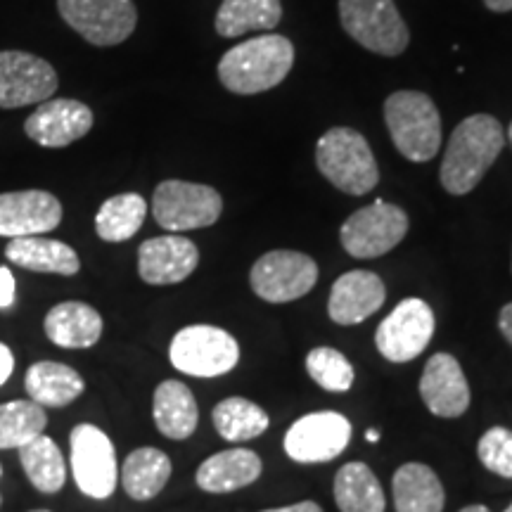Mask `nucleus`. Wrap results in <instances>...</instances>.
<instances>
[{"instance_id":"1","label":"nucleus","mask_w":512,"mask_h":512,"mask_svg":"<svg viewBox=\"0 0 512 512\" xmlns=\"http://www.w3.org/2000/svg\"><path fill=\"white\" fill-rule=\"evenodd\" d=\"M505 145L501 121L491 114H472L460 121L448 140L439 181L451 195H467L494 166Z\"/></svg>"},{"instance_id":"2","label":"nucleus","mask_w":512,"mask_h":512,"mask_svg":"<svg viewBox=\"0 0 512 512\" xmlns=\"http://www.w3.org/2000/svg\"><path fill=\"white\" fill-rule=\"evenodd\" d=\"M294 64V46L287 36L268 34L230 48L219 62V79L230 93L256 95L285 81Z\"/></svg>"},{"instance_id":"3","label":"nucleus","mask_w":512,"mask_h":512,"mask_svg":"<svg viewBox=\"0 0 512 512\" xmlns=\"http://www.w3.org/2000/svg\"><path fill=\"white\" fill-rule=\"evenodd\" d=\"M318 171L337 190L361 197L380 183L375 155L368 140L354 128H330L316 145Z\"/></svg>"},{"instance_id":"4","label":"nucleus","mask_w":512,"mask_h":512,"mask_svg":"<svg viewBox=\"0 0 512 512\" xmlns=\"http://www.w3.org/2000/svg\"><path fill=\"white\" fill-rule=\"evenodd\" d=\"M384 121L396 150L411 162H430L441 147V117L430 95L396 91L384 102Z\"/></svg>"},{"instance_id":"5","label":"nucleus","mask_w":512,"mask_h":512,"mask_svg":"<svg viewBox=\"0 0 512 512\" xmlns=\"http://www.w3.org/2000/svg\"><path fill=\"white\" fill-rule=\"evenodd\" d=\"M339 22L358 46L396 57L408 48V27L394 0H339Z\"/></svg>"},{"instance_id":"6","label":"nucleus","mask_w":512,"mask_h":512,"mask_svg":"<svg viewBox=\"0 0 512 512\" xmlns=\"http://www.w3.org/2000/svg\"><path fill=\"white\" fill-rule=\"evenodd\" d=\"M169 361L183 375L221 377L238 366V339L216 325H188L171 339Z\"/></svg>"},{"instance_id":"7","label":"nucleus","mask_w":512,"mask_h":512,"mask_svg":"<svg viewBox=\"0 0 512 512\" xmlns=\"http://www.w3.org/2000/svg\"><path fill=\"white\" fill-rule=\"evenodd\" d=\"M223 200L209 185L188 181H164L152 197V216L171 233L214 226L221 219Z\"/></svg>"},{"instance_id":"8","label":"nucleus","mask_w":512,"mask_h":512,"mask_svg":"<svg viewBox=\"0 0 512 512\" xmlns=\"http://www.w3.org/2000/svg\"><path fill=\"white\" fill-rule=\"evenodd\" d=\"M69 448H72L74 482L81 494L95 501L110 498L119 482L112 439L91 422H81L69 434Z\"/></svg>"},{"instance_id":"9","label":"nucleus","mask_w":512,"mask_h":512,"mask_svg":"<svg viewBox=\"0 0 512 512\" xmlns=\"http://www.w3.org/2000/svg\"><path fill=\"white\" fill-rule=\"evenodd\" d=\"M408 233L406 211L396 204L377 200L358 209L344 221L339 238L354 259H377L399 245Z\"/></svg>"},{"instance_id":"10","label":"nucleus","mask_w":512,"mask_h":512,"mask_svg":"<svg viewBox=\"0 0 512 512\" xmlns=\"http://www.w3.org/2000/svg\"><path fill=\"white\" fill-rule=\"evenodd\" d=\"M57 10L76 34L100 48L124 43L138 24L133 0H57Z\"/></svg>"},{"instance_id":"11","label":"nucleus","mask_w":512,"mask_h":512,"mask_svg":"<svg viewBox=\"0 0 512 512\" xmlns=\"http://www.w3.org/2000/svg\"><path fill=\"white\" fill-rule=\"evenodd\" d=\"M249 283L256 297L271 304H287L302 299L318 283V266L311 256L292 249H275L252 266Z\"/></svg>"},{"instance_id":"12","label":"nucleus","mask_w":512,"mask_h":512,"mask_svg":"<svg viewBox=\"0 0 512 512\" xmlns=\"http://www.w3.org/2000/svg\"><path fill=\"white\" fill-rule=\"evenodd\" d=\"M434 328L432 306L422 299H403L396 309L382 320L375 332V347L392 363H408L430 347Z\"/></svg>"},{"instance_id":"13","label":"nucleus","mask_w":512,"mask_h":512,"mask_svg":"<svg viewBox=\"0 0 512 512\" xmlns=\"http://www.w3.org/2000/svg\"><path fill=\"white\" fill-rule=\"evenodd\" d=\"M60 86L53 64L22 50H0V110H19L53 98Z\"/></svg>"},{"instance_id":"14","label":"nucleus","mask_w":512,"mask_h":512,"mask_svg":"<svg viewBox=\"0 0 512 512\" xmlns=\"http://www.w3.org/2000/svg\"><path fill=\"white\" fill-rule=\"evenodd\" d=\"M351 441V422L337 411H318L302 415L285 434V453L294 463H330L347 451Z\"/></svg>"},{"instance_id":"15","label":"nucleus","mask_w":512,"mask_h":512,"mask_svg":"<svg viewBox=\"0 0 512 512\" xmlns=\"http://www.w3.org/2000/svg\"><path fill=\"white\" fill-rule=\"evenodd\" d=\"M62 204L46 190H17L0 195V238H31L60 226Z\"/></svg>"},{"instance_id":"16","label":"nucleus","mask_w":512,"mask_h":512,"mask_svg":"<svg viewBox=\"0 0 512 512\" xmlns=\"http://www.w3.org/2000/svg\"><path fill=\"white\" fill-rule=\"evenodd\" d=\"M93 128L91 107L79 100H46L24 121L27 136L41 147L60 150L76 143Z\"/></svg>"},{"instance_id":"17","label":"nucleus","mask_w":512,"mask_h":512,"mask_svg":"<svg viewBox=\"0 0 512 512\" xmlns=\"http://www.w3.org/2000/svg\"><path fill=\"white\" fill-rule=\"evenodd\" d=\"M200 249L183 235L145 240L138 249V273L147 285H176L195 273Z\"/></svg>"},{"instance_id":"18","label":"nucleus","mask_w":512,"mask_h":512,"mask_svg":"<svg viewBox=\"0 0 512 512\" xmlns=\"http://www.w3.org/2000/svg\"><path fill=\"white\" fill-rule=\"evenodd\" d=\"M420 396L437 418H460L470 408V384L451 354H434L420 377Z\"/></svg>"},{"instance_id":"19","label":"nucleus","mask_w":512,"mask_h":512,"mask_svg":"<svg viewBox=\"0 0 512 512\" xmlns=\"http://www.w3.org/2000/svg\"><path fill=\"white\" fill-rule=\"evenodd\" d=\"M387 287L373 271H349L332 285L328 313L337 325H358L382 309Z\"/></svg>"},{"instance_id":"20","label":"nucleus","mask_w":512,"mask_h":512,"mask_svg":"<svg viewBox=\"0 0 512 512\" xmlns=\"http://www.w3.org/2000/svg\"><path fill=\"white\" fill-rule=\"evenodd\" d=\"M264 472V463L247 448H228L209 456L197 467V486L207 494H233L254 484Z\"/></svg>"},{"instance_id":"21","label":"nucleus","mask_w":512,"mask_h":512,"mask_svg":"<svg viewBox=\"0 0 512 512\" xmlns=\"http://www.w3.org/2000/svg\"><path fill=\"white\" fill-rule=\"evenodd\" d=\"M46 335L62 349H91L102 337V316L91 304L62 302L48 311Z\"/></svg>"},{"instance_id":"22","label":"nucleus","mask_w":512,"mask_h":512,"mask_svg":"<svg viewBox=\"0 0 512 512\" xmlns=\"http://www.w3.org/2000/svg\"><path fill=\"white\" fill-rule=\"evenodd\" d=\"M152 418L166 439L183 441L192 437L200 422V408L188 384L178 380H164L159 384L152 399Z\"/></svg>"},{"instance_id":"23","label":"nucleus","mask_w":512,"mask_h":512,"mask_svg":"<svg viewBox=\"0 0 512 512\" xmlns=\"http://www.w3.org/2000/svg\"><path fill=\"white\" fill-rule=\"evenodd\" d=\"M5 256H8L10 264L34 273L76 275L81 271L79 254L67 242L48 240L43 235L10 240V245L5 247Z\"/></svg>"},{"instance_id":"24","label":"nucleus","mask_w":512,"mask_h":512,"mask_svg":"<svg viewBox=\"0 0 512 512\" xmlns=\"http://www.w3.org/2000/svg\"><path fill=\"white\" fill-rule=\"evenodd\" d=\"M392 494L396 512H441L446 503L437 472L425 463H406L394 472Z\"/></svg>"},{"instance_id":"25","label":"nucleus","mask_w":512,"mask_h":512,"mask_svg":"<svg viewBox=\"0 0 512 512\" xmlns=\"http://www.w3.org/2000/svg\"><path fill=\"white\" fill-rule=\"evenodd\" d=\"M24 387L31 401L43 408H64L74 403L86 389L83 377L74 368L57 361H38L24 375Z\"/></svg>"},{"instance_id":"26","label":"nucleus","mask_w":512,"mask_h":512,"mask_svg":"<svg viewBox=\"0 0 512 512\" xmlns=\"http://www.w3.org/2000/svg\"><path fill=\"white\" fill-rule=\"evenodd\" d=\"M171 458L164 451L152 446L136 448L128 453L121 467V484L133 501H150L162 494L166 482L171 479Z\"/></svg>"},{"instance_id":"27","label":"nucleus","mask_w":512,"mask_h":512,"mask_svg":"<svg viewBox=\"0 0 512 512\" xmlns=\"http://www.w3.org/2000/svg\"><path fill=\"white\" fill-rule=\"evenodd\" d=\"M283 17L280 0H223L216 12V31L235 38L247 31H273Z\"/></svg>"},{"instance_id":"28","label":"nucleus","mask_w":512,"mask_h":512,"mask_svg":"<svg viewBox=\"0 0 512 512\" xmlns=\"http://www.w3.org/2000/svg\"><path fill=\"white\" fill-rule=\"evenodd\" d=\"M339 512H384V491L366 463H347L335 475Z\"/></svg>"},{"instance_id":"29","label":"nucleus","mask_w":512,"mask_h":512,"mask_svg":"<svg viewBox=\"0 0 512 512\" xmlns=\"http://www.w3.org/2000/svg\"><path fill=\"white\" fill-rule=\"evenodd\" d=\"M19 451V463H22L24 472H27L29 482L41 494H57L67 482V465H64V456L60 446L50 437L38 434L29 444H24Z\"/></svg>"},{"instance_id":"30","label":"nucleus","mask_w":512,"mask_h":512,"mask_svg":"<svg viewBox=\"0 0 512 512\" xmlns=\"http://www.w3.org/2000/svg\"><path fill=\"white\" fill-rule=\"evenodd\" d=\"M147 216V202L138 192L114 195L102 204L95 216V233L105 242H126L143 228Z\"/></svg>"},{"instance_id":"31","label":"nucleus","mask_w":512,"mask_h":512,"mask_svg":"<svg viewBox=\"0 0 512 512\" xmlns=\"http://www.w3.org/2000/svg\"><path fill=\"white\" fill-rule=\"evenodd\" d=\"M216 432L226 441L240 444V441H249L261 437L268 430V413L254 401L245 399V396H228L221 403H216L214 413Z\"/></svg>"},{"instance_id":"32","label":"nucleus","mask_w":512,"mask_h":512,"mask_svg":"<svg viewBox=\"0 0 512 512\" xmlns=\"http://www.w3.org/2000/svg\"><path fill=\"white\" fill-rule=\"evenodd\" d=\"M48 427V415L36 401L0 403V451L22 448Z\"/></svg>"},{"instance_id":"33","label":"nucleus","mask_w":512,"mask_h":512,"mask_svg":"<svg viewBox=\"0 0 512 512\" xmlns=\"http://www.w3.org/2000/svg\"><path fill=\"white\" fill-rule=\"evenodd\" d=\"M306 373L325 392L344 394L354 387L356 373L349 358L332 347H316L306 356Z\"/></svg>"},{"instance_id":"34","label":"nucleus","mask_w":512,"mask_h":512,"mask_svg":"<svg viewBox=\"0 0 512 512\" xmlns=\"http://www.w3.org/2000/svg\"><path fill=\"white\" fill-rule=\"evenodd\" d=\"M477 456L489 472L512 479V432L505 427L486 430L477 444Z\"/></svg>"},{"instance_id":"35","label":"nucleus","mask_w":512,"mask_h":512,"mask_svg":"<svg viewBox=\"0 0 512 512\" xmlns=\"http://www.w3.org/2000/svg\"><path fill=\"white\" fill-rule=\"evenodd\" d=\"M15 304V275L10 268L0 266V309H10Z\"/></svg>"},{"instance_id":"36","label":"nucleus","mask_w":512,"mask_h":512,"mask_svg":"<svg viewBox=\"0 0 512 512\" xmlns=\"http://www.w3.org/2000/svg\"><path fill=\"white\" fill-rule=\"evenodd\" d=\"M12 370H15V354H12L8 344L0 342V387L10 380Z\"/></svg>"},{"instance_id":"37","label":"nucleus","mask_w":512,"mask_h":512,"mask_svg":"<svg viewBox=\"0 0 512 512\" xmlns=\"http://www.w3.org/2000/svg\"><path fill=\"white\" fill-rule=\"evenodd\" d=\"M498 328H501L503 337L508 339L510 347H512V302L503 306L501 316H498Z\"/></svg>"},{"instance_id":"38","label":"nucleus","mask_w":512,"mask_h":512,"mask_svg":"<svg viewBox=\"0 0 512 512\" xmlns=\"http://www.w3.org/2000/svg\"><path fill=\"white\" fill-rule=\"evenodd\" d=\"M261 512H323V508L313 501H302V503H294V505H285V508H268Z\"/></svg>"},{"instance_id":"39","label":"nucleus","mask_w":512,"mask_h":512,"mask_svg":"<svg viewBox=\"0 0 512 512\" xmlns=\"http://www.w3.org/2000/svg\"><path fill=\"white\" fill-rule=\"evenodd\" d=\"M484 5L494 12H510L512 0H484Z\"/></svg>"},{"instance_id":"40","label":"nucleus","mask_w":512,"mask_h":512,"mask_svg":"<svg viewBox=\"0 0 512 512\" xmlns=\"http://www.w3.org/2000/svg\"><path fill=\"white\" fill-rule=\"evenodd\" d=\"M460 512H491L486 505H467V508H463Z\"/></svg>"},{"instance_id":"41","label":"nucleus","mask_w":512,"mask_h":512,"mask_svg":"<svg viewBox=\"0 0 512 512\" xmlns=\"http://www.w3.org/2000/svg\"><path fill=\"white\" fill-rule=\"evenodd\" d=\"M366 439L370 441V444H377V441H380V432H377V430H368V432H366Z\"/></svg>"},{"instance_id":"42","label":"nucleus","mask_w":512,"mask_h":512,"mask_svg":"<svg viewBox=\"0 0 512 512\" xmlns=\"http://www.w3.org/2000/svg\"><path fill=\"white\" fill-rule=\"evenodd\" d=\"M508 138H510V143H512V124H510V131H508Z\"/></svg>"},{"instance_id":"43","label":"nucleus","mask_w":512,"mask_h":512,"mask_svg":"<svg viewBox=\"0 0 512 512\" xmlns=\"http://www.w3.org/2000/svg\"><path fill=\"white\" fill-rule=\"evenodd\" d=\"M505 512H512V503L508 505V508H505Z\"/></svg>"},{"instance_id":"44","label":"nucleus","mask_w":512,"mask_h":512,"mask_svg":"<svg viewBox=\"0 0 512 512\" xmlns=\"http://www.w3.org/2000/svg\"><path fill=\"white\" fill-rule=\"evenodd\" d=\"M29 512H50V510H29Z\"/></svg>"},{"instance_id":"45","label":"nucleus","mask_w":512,"mask_h":512,"mask_svg":"<svg viewBox=\"0 0 512 512\" xmlns=\"http://www.w3.org/2000/svg\"><path fill=\"white\" fill-rule=\"evenodd\" d=\"M0 477H3V467H0Z\"/></svg>"},{"instance_id":"46","label":"nucleus","mask_w":512,"mask_h":512,"mask_svg":"<svg viewBox=\"0 0 512 512\" xmlns=\"http://www.w3.org/2000/svg\"><path fill=\"white\" fill-rule=\"evenodd\" d=\"M0 505H3V496H0Z\"/></svg>"}]
</instances>
